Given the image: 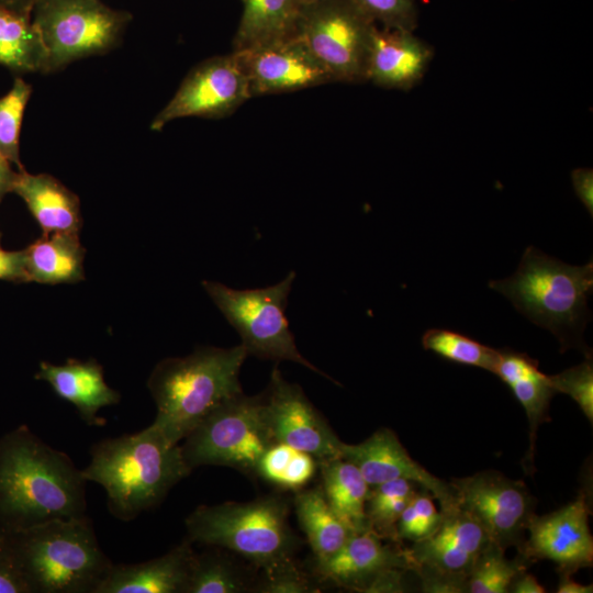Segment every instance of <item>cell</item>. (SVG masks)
Listing matches in <instances>:
<instances>
[{"instance_id": "obj_1", "label": "cell", "mask_w": 593, "mask_h": 593, "mask_svg": "<svg viewBox=\"0 0 593 593\" xmlns=\"http://www.w3.org/2000/svg\"><path fill=\"white\" fill-rule=\"evenodd\" d=\"M86 483L67 454L18 426L0 438V529L86 515Z\"/></svg>"}, {"instance_id": "obj_2", "label": "cell", "mask_w": 593, "mask_h": 593, "mask_svg": "<svg viewBox=\"0 0 593 593\" xmlns=\"http://www.w3.org/2000/svg\"><path fill=\"white\" fill-rule=\"evenodd\" d=\"M83 478L107 493L109 512L128 522L160 504L192 469L179 444L170 443L153 424L119 437L105 438L90 449Z\"/></svg>"}, {"instance_id": "obj_3", "label": "cell", "mask_w": 593, "mask_h": 593, "mask_svg": "<svg viewBox=\"0 0 593 593\" xmlns=\"http://www.w3.org/2000/svg\"><path fill=\"white\" fill-rule=\"evenodd\" d=\"M30 593H97L113 562L88 515L0 529Z\"/></svg>"}, {"instance_id": "obj_4", "label": "cell", "mask_w": 593, "mask_h": 593, "mask_svg": "<svg viewBox=\"0 0 593 593\" xmlns=\"http://www.w3.org/2000/svg\"><path fill=\"white\" fill-rule=\"evenodd\" d=\"M247 356L239 344L202 346L186 357L160 360L147 381L157 409L152 424L179 444L215 407L243 392L239 372Z\"/></svg>"}, {"instance_id": "obj_5", "label": "cell", "mask_w": 593, "mask_h": 593, "mask_svg": "<svg viewBox=\"0 0 593 593\" xmlns=\"http://www.w3.org/2000/svg\"><path fill=\"white\" fill-rule=\"evenodd\" d=\"M489 288L508 299L530 322L551 332L561 353L575 348L585 357L592 355L583 339L591 320L592 260L572 266L528 246L515 273L489 281Z\"/></svg>"}, {"instance_id": "obj_6", "label": "cell", "mask_w": 593, "mask_h": 593, "mask_svg": "<svg viewBox=\"0 0 593 593\" xmlns=\"http://www.w3.org/2000/svg\"><path fill=\"white\" fill-rule=\"evenodd\" d=\"M289 512L287 499L268 495L249 502L200 505L184 525L192 544L231 551L265 569L292 558L300 546Z\"/></svg>"}, {"instance_id": "obj_7", "label": "cell", "mask_w": 593, "mask_h": 593, "mask_svg": "<svg viewBox=\"0 0 593 593\" xmlns=\"http://www.w3.org/2000/svg\"><path fill=\"white\" fill-rule=\"evenodd\" d=\"M295 272L280 282L257 289H233L216 281H203L208 295L237 331L248 355L275 361H293L332 380L299 351L286 316Z\"/></svg>"}, {"instance_id": "obj_8", "label": "cell", "mask_w": 593, "mask_h": 593, "mask_svg": "<svg viewBox=\"0 0 593 593\" xmlns=\"http://www.w3.org/2000/svg\"><path fill=\"white\" fill-rule=\"evenodd\" d=\"M182 440L189 468L222 466L253 477L264 452L276 443L264 416L262 394L244 392L215 407Z\"/></svg>"}, {"instance_id": "obj_9", "label": "cell", "mask_w": 593, "mask_h": 593, "mask_svg": "<svg viewBox=\"0 0 593 593\" xmlns=\"http://www.w3.org/2000/svg\"><path fill=\"white\" fill-rule=\"evenodd\" d=\"M100 0H40L32 13L46 49V74L116 47L131 21Z\"/></svg>"}, {"instance_id": "obj_10", "label": "cell", "mask_w": 593, "mask_h": 593, "mask_svg": "<svg viewBox=\"0 0 593 593\" xmlns=\"http://www.w3.org/2000/svg\"><path fill=\"white\" fill-rule=\"evenodd\" d=\"M374 26L350 0H327L300 9L294 36L333 82L360 83L367 81Z\"/></svg>"}, {"instance_id": "obj_11", "label": "cell", "mask_w": 593, "mask_h": 593, "mask_svg": "<svg viewBox=\"0 0 593 593\" xmlns=\"http://www.w3.org/2000/svg\"><path fill=\"white\" fill-rule=\"evenodd\" d=\"M450 484L456 491L458 507L481 525L491 542L504 550L523 546L537 503L523 481L486 470L455 478Z\"/></svg>"}, {"instance_id": "obj_12", "label": "cell", "mask_w": 593, "mask_h": 593, "mask_svg": "<svg viewBox=\"0 0 593 593\" xmlns=\"http://www.w3.org/2000/svg\"><path fill=\"white\" fill-rule=\"evenodd\" d=\"M250 96L248 81L234 54L203 60L184 77L170 101L150 123L160 131L188 116L221 119L232 114Z\"/></svg>"}, {"instance_id": "obj_13", "label": "cell", "mask_w": 593, "mask_h": 593, "mask_svg": "<svg viewBox=\"0 0 593 593\" xmlns=\"http://www.w3.org/2000/svg\"><path fill=\"white\" fill-rule=\"evenodd\" d=\"M264 416L275 441L312 455L318 462L339 458L342 440L301 387L273 368L262 393Z\"/></svg>"}, {"instance_id": "obj_14", "label": "cell", "mask_w": 593, "mask_h": 593, "mask_svg": "<svg viewBox=\"0 0 593 593\" xmlns=\"http://www.w3.org/2000/svg\"><path fill=\"white\" fill-rule=\"evenodd\" d=\"M591 508L586 494L549 514L535 515L528 526V539L519 548L527 562L545 559L558 566L559 573L572 574L593 562V538L589 527Z\"/></svg>"}, {"instance_id": "obj_15", "label": "cell", "mask_w": 593, "mask_h": 593, "mask_svg": "<svg viewBox=\"0 0 593 593\" xmlns=\"http://www.w3.org/2000/svg\"><path fill=\"white\" fill-rule=\"evenodd\" d=\"M251 97L292 92L333 82L332 77L295 36L233 51Z\"/></svg>"}, {"instance_id": "obj_16", "label": "cell", "mask_w": 593, "mask_h": 593, "mask_svg": "<svg viewBox=\"0 0 593 593\" xmlns=\"http://www.w3.org/2000/svg\"><path fill=\"white\" fill-rule=\"evenodd\" d=\"M340 458L355 465L369 486L404 479L418 484L440 504V512L458 507L457 494L445 482L416 462L401 444L396 434L380 428L359 444L342 443Z\"/></svg>"}, {"instance_id": "obj_17", "label": "cell", "mask_w": 593, "mask_h": 593, "mask_svg": "<svg viewBox=\"0 0 593 593\" xmlns=\"http://www.w3.org/2000/svg\"><path fill=\"white\" fill-rule=\"evenodd\" d=\"M438 528L407 549L415 570L468 577L480 553L491 542L481 525L457 507L441 513Z\"/></svg>"}, {"instance_id": "obj_18", "label": "cell", "mask_w": 593, "mask_h": 593, "mask_svg": "<svg viewBox=\"0 0 593 593\" xmlns=\"http://www.w3.org/2000/svg\"><path fill=\"white\" fill-rule=\"evenodd\" d=\"M394 568L415 570L407 549L384 544L371 529L353 534L333 556L316 562L322 580L359 592L378 574Z\"/></svg>"}, {"instance_id": "obj_19", "label": "cell", "mask_w": 593, "mask_h": 593, "mask_svg": "<svg viewBox=\"0 0 593 593\" xmlns=\"http://www.w3.org/2000/svg\"><path fill=\"white\" fill-rule=\"evenodd\" d=\"M434 49L414 32L374 26L367 81L385 89L410 90L424 77Z\"/></svg>"}, {"instance_id": "obj_20", "label": "cell", "mask_w": 593, "mask_h": 593, "mask_svg": "<svg viewBox=\"0 0 593 593\" xmlns=\"http://www.w3.org/2000/svg\"><path fill=\"white\" fill-rule=\"evenodd\" d=\"M194 555L187 538L160 557L113 563L97 593H186Z\"/></svg>"}, {"instance_id": "obj_21", "label": "cell", "mask_w": 593, "mask_h": 593, "mask_svg": "<svg viewBox=\"0 0 593 593\" xmlns=\"http://www.w3.org/2000/svg\"><path fill=\"white\" fill-rule=\"evenodd\" d=\"M35 379L46 381L60 399L71 403L90 426H103L101 409L119 403L121 395L108 385L102 366L94 359H68L64 365L40 363Z\"/></svg>"}, {"instance_id": "obj_22", "label": "cell", "mask_w": 593, "mask_h": 593, "mask_svg": "<svg viewBox=\"0 0 593 593\" xmlns=\"http://www.w3.org/2000/svg\"><path fill=\"white\" fill-rule=\"evenodd\" d=\"M513 392L526 412L529 425V448L523 468L530 475L535 472L534 455L537 429L549 419L548 409L557 391L549 376L539 370L538 361L525 353L511 348L499 350L493 372Z\"/></svg>"}, {"instance_id": "obj_23", "label": "cell", "mask_w": 593, "mask_h": 593, "mask_svg": "<svg viewBox=\"0 0 593 593\" xmlns=\"http://www.w3.org/2000/svg\"><path fill=\"white\" fill-rule=\"evenodd\" d=\"M12 192L25 202L43 235L79 232L82 224L79 198L55 177L19 170Z\"/></svg>"}, {"instance_id": "obj_24", "label": "cell", "mask_w": 593, "mask_h": 593, "mask_svg": "<svg viewBox=\"0 0 593 593\" xmlns=\"http://www.w3.org/2000/svg\"><path fill=\"white\" fill-rule=\"evenodd\" d=\"M30 281L46 284L75 283L85 278V248L78 233L43 235L25 249Z\"/></svg>"}, {"instance_id": "obj_25", "label": "cell", "mask_w": 593, "mask_h": 593, "mask_svg": "<svg viewBox=\"0 0 593 593\" xmlns=\"http://www.w3.org/2000/svg\"><path fill=\"white\" fill-rule=\"evenodd\" d=\"M322 491L338 518L354 533L369 528L366 502L370 486L351 462L334 458L318 462Z\"/></svg>"}, {"instance_id": "obj_26", "label": "cell", "mask_w": 593, "mask_h": 593, "mask_svg": "<svg viewBox=\"0 0 593 593\" xmlns=\"http://www.w3.org/2000/svg\"><path fill=\"white\" fill-rule=\"evenodd\" d=\"M244 9L234 36V52L294 36L296 0H243Z\"/></svg>"}, {"instance_id": "obj_27", "label": "cell", "mask_w": 593, "mask_h": 593, "mask_svg": "<svg viewBox=\"0 0 593 593\" xmlns=\"http://www.w3.org/2000/svg\"><path fill=\"white\" fill-rule=\"evenodd\" d=\"M294 506L316 562L333 556L354 534L331 508L321 486L296 491Z\"/></svg>"}, {"instance_id": "obj_28", "label": "cell", "mask_w": 593, "mask_h": 593, "mask_svg": "<svg viewBox=\"0 0 593 593\" xmlns=\"http://www.w3.org/2000/svg\"><path fill=\"white\" fill-rule=\"evenodd\" d=\"M46 49L32 18L0 9V65L18 74H46Z\"/></svg>"}, {"instance_id": "obj_29", "label": "cell", "mask_w": 593, "mask_h": 593, "mask_svg": "<svg viewBox=\"0 0 593 593\" xmlns=\"http://www.w3.org/2000/svg\"><path fill=\"white\" fill-rule=\"evenodd\" d=\"M318 461L284 443H273L261 456L256 475L282 490L299 491L315 475Z\"/></svg>"}, {"instance_id": "obj_30", "label": "cell", "mask_w": 593, "mask_h": 593, "mask_svg": "<svg viewBox=\"0 0 593 593\" xmlns=\"http://www.w3.org/2000/svg\"><path fill=\"white\" fill-rule=\"evenodd\" d=\"M249 577L221 551L195 553L186 593H240L250 585Z\"/></svg>"}, {"instance_id": "obj_31", "label": "cell", "mask_w": 593, "mask_h": 593, "mask_svg": "<svg viewBox=\"0 0 593 593\" xmlns=\"http://www.w3.org/2000/svg\"><path fill=\"white\" fill-rule=\"evenodd\" d=\"M415 493V483L404 479L371 486L366 502L369 528L382 538L395 540L399 517Z\"/></svg>"}, {"instance_id": "obj_32", "label": "cell", "mask_w": 593, "mask_h": 593, "mask_svg": "<svg viewBox=\"0 0 593 593\" xmlns=\"http://www.w3.org/2000/svg\"><path fill=\"white\" fill-rule=\"evenodd\" d=\"M422 346L439 357L493 372L499 350L448 328H429L422 336Z\"/></svg>"}, {"instance_id": "obj_33", "label": "cell", "mask_w": 593, "mask_h": 593, "mask_svg": "<svg viewBox=\"0 0 593 593\" xmlns=\"http://www.w3.org/2000/svg\"><path fill=\"white\" fill-rule=\"evenodd\" d=\"M504 549L490 542L480 553L467 578V592H510L513 580L527 568V561L518 556L505 558Z\"/></svg>"}, {"instance_id": "obj_34", "label": "cell", "mask_w": 593, "mask_h": 593, "mask_svg": "<svg viewBox=\"0 0 593 593\" xmlns=\"http://www.w3.org/2000/svg\"><path fill=\"white\" fill-rule=\"evenodd\" d=\"M31 94V85L15 77L11 89L0 98V153L19 170L24 169L20 160V132Z\"/></svg>"}, {"instance_id": "obj_35", "label": "cell", "mask_w": 593, "mask_h": 593, "mask_svg": "<svg viewBox=\"0 0 593 593\" xmlns=\"http://www.w3.org/2000/svg\"><path fill=\"white\" fill-rule=\"evenodd\" d=\"M441 518L433 496L425 490L416 492L399 517L396 536L413 542L425 539L438 528Z\"/></svg>"}, {"instance_id": "obj_36", "label": "cell", "mask_w": 593, "mask_h": 593, "mask_svg": "<svg viewBox=\"0 0 593 593\" xmlns=\"http://www.w3.org/2000/svg\"><path fill=\"white\" fill-rule=\"evenodd\" d=\"M376 25L412 31L417 26L418 10L415 0H350Z\"/></svg>"}, {"instance_id": "obj_37", "label": "cell", "mask_w": 593, "mask_h": 593, "mask_svg": "<svg viewBox=\"0 0 593 593\" xmlns=\"http://www.w3.org/2000/svg\"><path fill=\"white\" fill-rule=\"evenodd\" d=\"M557 393H564L579 405L590 424L593 423V362L592 355L571 368L549 376Z\"/></svg>"}, {"instance_id": "obj_38", "label": "cell", "mask_w": 593, "mask_h": 593, "mask_svg": "<svg viewBox=\"0 0 593 593\" xmlns=\"http://www.w3.org/2000/svg\"><path fill=\"white\" fill-rule=\"evenodd\" d=\"M264 570V580L258 586L262 593H305L311 592V584L305 573L287 559Z\"/></svg>"}, {"instance_id": "obj_39", "label": "cell", "mask_w": 593, "mask_h": 593, "mask_svg": "<svg viewBox=\"0 0 593 593\" xmlns=\"http://www.w3.org/2000/svg\"><path fill=\"white\" fill-rule=\"evenodd\" d=\"M0 593H30L15 562L0 537Z\"/></svg>"}, {"instance_id": "obj_40", "label": "cell", "mask_w": 593, "mask_h": 593, "mask_svg": "<svg viewBox=\"0 0 593 593\" xmlns=\"http://www.w3.org/2000/svg\"><path fill=\"white\" fill-rule=\"evenodd\" d=\"M416 572L423 580L425 592H467L468 577L439 573L427 569H418Z\"/></svg>"}, {"instance_id": "obj_41", "label": "cell", "mask_w": 593, "mask_h": 593, "mask_svg": "<svg viewBox=\"0 0 593 593\" xmlns=\"http://www.w3.org/2000/svg\"><path fill=\"white\" fill-rule=\"evenodd\" d=\"M0 280L29 282L23 250H5L0 248Z\"/></svg>"}, {"instance_id": "obj_42", "label": "cell", "mask_w": 593, "mask_h": 593, "mask_svg": "<svg viewBox=\"0 0 593 593\" xmlns=\"http://www.w3.org/2000/svg\"><path fill=\"white\" fill-rule=\"evenodd\" d=\"M571 181L577 198L593 216V170L592 168H575L571 172Z\"/></svg>"}, {"instance_id": "obj_43", "label": "cell", "mask_w": 593, "mask_h": 593, "mask_svg": "<svg viewBox=\"0 0 593 593\" xmlns=\"http://www.w3.org/2000/svg\"><path fill=\"white\" fill-rule=\"evenodd\" d=\"M404 571L405 570L394 568L381 572L370 582L365 592H403L402 575Z\"/></svg>"}, {"instance_id": "obj_44", "label": "cell", "mask_w": 593, "mask_h": 593, "mask_svg": "<svg viewBox=\"0 0 593 593\" xmlns=\"http://www.w3.org/2000/svg\"><path fill=\"white\" fill-rule=\"evenodd\" d=\"M510 592L544 593L546 592V590L542 585L538 583L537 579L534 575L523 571L513 580L510 586Z\"/></svg>"}, {"instance_id": "obj_45", "label": "cell", "mask_w": 593, "mask_h": 593, "mask_svg": "<svg viewBox=\"0 0 593 593\" xmlns=\"http://www.w3.org/2000/svg\"><path fill=\"white\" fill-rule=\"evenodd\" d=\"M16 174L11 163L0 153V203L7 193L12 192Z\"/></svg>"}, {"instance_id": "obj_46", "label": "cell", "mask_w": 593, "mask_h": 593, "mask_svg": "<svg viewBox=\"0 0 593 593\" xmlns=\"http://www.w3.org/2000/svg\"><path fill=\"white\" fill-rule=\"evenodd\" d=\"M38 1L40 0H0V9L32 18L33 10Z\"/></svg>"}, {"instance_id": "obj_47", "label": "cell", "mask_w": 593, "mask_h": 593, "mask_svg": "<svg viewBox=\"0 0 593 593\" xmlns=\"http://www.w3.org/2000/svg\"><path fill=\"white\" fill-rule=\"evenodd\" d=\"M592 584L583 585L572 580L570 573H560V580L558 583V593H591L593 590Z\"/></svg>"}, {"instance_id": "obj_48", "label": "cell", "mask_w": 593, "mask_h": 593, "mask_svg": "<svg viewBox=\"0 0 593 593\" xmlns=\"http://www.w3.org/2000/svg\"><path fill=\"white\" fill-rule=\"evenodd\" d=\"M323 1H327V0H296V4L300 11V9L302 8L310 7V5H313Z\"/></svg>"}]
</instances>
